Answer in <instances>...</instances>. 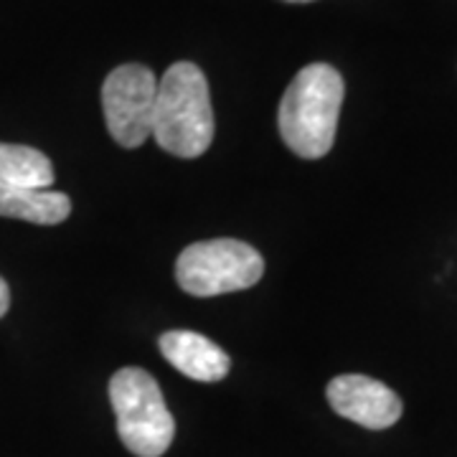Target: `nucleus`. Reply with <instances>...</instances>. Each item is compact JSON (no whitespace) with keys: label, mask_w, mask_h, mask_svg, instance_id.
Masks as SVG:
<instances>
[{"label":"nucleus","mask_w":457,"mask_h":457,"mask_svg":"<svg viewBox=\"0 0 457 457\" xmlns=\"http://www.w3.org/2000/svg\"><path fill=\"white\" fill-rule=\"evenodd\" d=\"M343 77L330 64H311L297 71L279 102V135L295 155L318 161L330 153L338 114H341Z\"/></svg>","instance_id":"1"},{"label":"nucleus","mask_w":457,"mask_h":457,"mask_svg":"<svg viewBox=\"0 0 457 457\" xmlns=\"http://www.w3.org/2000/svg\"><path fill=\"white\" fill-rule=\"evenodd\" d=\"M153 140L183 161H194L212 147V95L196 64L179 62L165 71L163 79H158Z\"/></svg>","instance_id":"2"},{"label":"nucleus","mask_w":457,"mask_h":457,"mask_svg":"<svg viewBox=\"0 0 457 457\" xmlns=\"http://www.w3.org/2000/svg\"><path fill=\"white\" fill-rule=\"evenodd\" d=\"M117 435L137 457H161L176 437V422L158 381L145 369L125 366L110 381Z\"/></svg>","instance_id":"3"},{"label":"nucleus","mask_w":457,"mask_h":457,"mask_svg":"<svg viewBox=\"0 0 457 457\" xmlns=\"http://www.w3.org/2000/svg\"><path fill=\"white\" fill-rule=\"evenodd\" d=\"M264 275L262 254L239 239H209L186 246L176 262L180 290L194 297H216L254 287Z\"/></svg>","instance_id":"4"},{"label":"nucleus","mask_w":457,"mask_h":457,"mask_svg":"<svg viewBox=\"0 0 457 457\" xmlns=\"http://www.w3.org/2000/svg\"><path fill=\"white\" fill-rule=\"evenodd\" d=\"M158 79L143 64H122L102 84V110L107 130L122 147H140L153 137Z\"/></svg>","instance_id":"5"},{"label":"nucleus","mask_w":457,"mask_h":457,"mask_svg":"<svg viewBox=\"0 0 457 457\" xmlns=\"http://www.w3.org/2000/svg\"><path fill=\"white\" fill-rule=\"evenodd\" d=\"M326 396L336 414L366 429H386L396 425L404 409L402 399L386 384L361 374L336 376L328 384Z\"/></svg>","instance_id":"6"},{"label":"nucleus","mask_w":457,"mask_h":457,"mask_svg":"<svg viewBox=\"0 0 457 457\" xmlns=\"http://www.w3.org/2000/svg\"><path fill=\"white\" fill-rule=\"evenodd\" d=\"M158 345L170 366H176L180 374L201 384L221 381L231 369V359L227 353L212 338L196 330H168L161 336Z\"/></svg>","instance_id":"7"},{"label":"nucleus","mask_w":457,"mask_h":457,"mask_svg":"<svg viewBox=\"0 0 457 457\" xmlns=\"http://www.w3.org/2000/svg\"><path fill=\"white\" fill-rule=\"evenodd\" d=\"M71 198L51 188H11L0 186V216L41 227H56L69 219Z\"/></svg>","instance_id":"8"},{"label":"nucleus","mask_w":457,"mask_h":457,"mask_svg":"<svg viewBox=\"0 0 457 457\" xmlns=\"http://www.w3.org/2000/svg\"><path fill=\"white\" fill-rule=\"evenodd\" d=\"M54 165L36 147L0 143V186L11 188H51Z\"/></svg>","instance_id":"9"},{"label":"nucleus","mask_w":457,"mask_h":457,"mask_svg":"<svg viewBox=\"0 0 457 457\" xmlns=\"http://www.w3.org/2000/svg\"><path fill=\"white\" fill-rule=\"evenodd\" d=\"M11 308V290H8V282L0 278V318L8 312Z\"/></svg>","instance_id":"10"},{"label":"nucleus","mask_w":457,"mask_h":457,"mask_svg":"<svg viewBox=\"0 0 457 457\" xmlns=\"http://www.w3.org/2000/svg\"><path fill=\"white\" fill-rule=\"evenodd\" d=\"M287 3H312V0H287Z\"/></svg>","instance_id":"11"}]
</instances>
